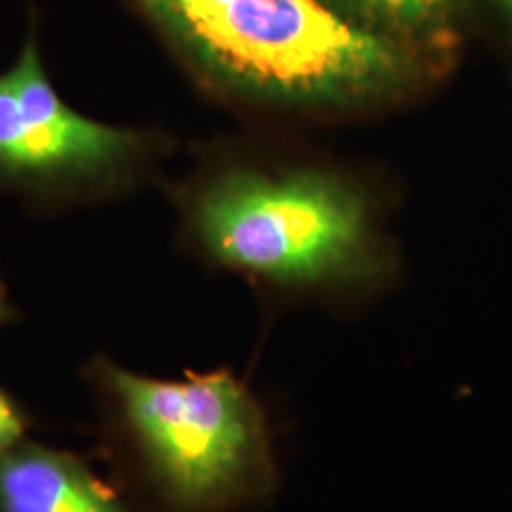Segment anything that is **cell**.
<instances>
[{
    "instance_id": "cell-1",
    "label": "cell",
    "mask_w": 512,
    "mask_h": 512,
    "mask_svg": "<svg viewBox=\"0 0 512 512\" xmlns=\"http://www.w3.org/2000/svg\"><path fill=\"white\" fill-rule=\"evenodd\" d=\"M93 376L137 512H239L274 495L272 421L234 372L160 380L101 363Z\"/></svg>"
},
{
    "instance_id": "cell-2",
    "label": "cell",
    "mask_w": 512,
    "mask_h": 512,
    "mask_svg": "<svg viewBox=\"0 0 512 512\" xmlns=\"http://www.w3.org/2000/svg\"><path fill=\"white\" fill-rule=\"evenodd\" d=\"M213 74L291 101L382 92L406 71L399 48L319 0H139Z\"/></svg>"
},
{
    "instance_id": "cell-3",
    "label": "cell",
    "mask_w": 512,
    "mask_h": 512,
    "mask_svg": "<svg viewBox=\"0 0 512 512\" xmlns=\"http://www.w3.org/2000/svg\"><path fill=\"white\" fill-rule=\"evenodd\" d=\"M203 241L220 262L281 285L346 274L363 243L359 202L325 177L232 175L198 209Z\"/></svg>"
},
{
    "instance_id": "cell-4",
    "label": "cell",
    "mask_w": 512,
    "mask_h": 512,
    "mask_svg": "<svg viewBox=\"0 0 512 512\" xmlns=\"http://www.w3.org/2000/svg\"><path fill=\"white\" fill-rule=\"evenodd\" d=\"M137 147V135L88 120L59 99L33 42L0 76V171L99 175L124 164Z\"/></svg>"
},
{
    "instance_id": "cell-5",
    "label": "cell",
    "mask_w": 512,
    "mask_h": 512,
    "mask_svg": "<svg viewBox=\"0 0 512 512\" xmlns=\"http://www.w3.org/2000/svg\"><path fill=\"white\" fill-rule=\"evenodd\" d=\"M0 512H137L71 452L21 440L0 452Z\"/></svg>"
},
{
    "instance_id": "cell-6",
    "label": "cell",
    "mask_w": 512,
    "mask_h": 512,
    "mask_svg": "<svg viewBox=\"0 0 512 512\" xmlns=\"http://www.w3.org/2000/svg\"><path fill=\"white\" fill-rule=\"evenodd\" d=\"M366 10L401 25H440L450 18L458 0H355Z\"/></svg>"
},
{
    "instance_id": "cell-7",
    "label": "cell",
    "mask_w": 512,
    "mask_h": 512,
    "mask_svg": "<svg viewBox=\"0 0 512 512\" xmlns=\"http://www.w3.org/2000/svg\"><path fill=\"white\" fill-rule=\"evenodd\" d=\"M27 416L18 403L0 387V452L25 440Z\"/></svg>"
},
{
    "instance_id": "cell-8",
    "label": "cell",
    "mask_w": 512,
    "mask_h": 512,
    "mask_svg": "<svg viewBox=\"0 0 512 512\" xmlns=\"http://www.w3.org/2000/svg\"><path fill=\"white\" fill-rule=\"evenodd\" d=\"M494 4L495 8L499 10V14L507 21L512 33V0H494Z\"/></svg>"
},
{
    "instance_id": "cell-9",
    "label": "cell",
    "mask_w": 512,
    "mask_h": 512,
    "mask_svg": "<svg viewBox=\"0 0 512 512\" xmlns=\"http://www.w3.org/2000/svg\"><path fill=\"white\" fill-rule=\"evenodd\" d=\"M8 317H10V308H8V304H6L4 294L0 291V325H2Z\"/></svg>"
}]
</instances>
